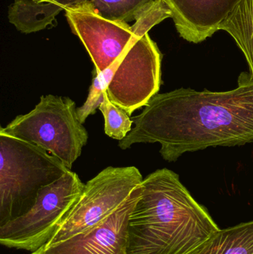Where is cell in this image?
Segmentation results:
<instances>
[{"label": "cell", "mask_w": 253, "mask_h": 254, "mask_svg": "<svg viewBox=\"0 0 253 254\" xmlns=\"http://www.w3.org/2000/svg\"><path fill=\"white\" fill-rule=\"evenodd\" d=\"M132 120L135 126L119 147L158 143L169 162L187 152L252 143L253 78L242 73L238 87L227 92L181 88L157 93Z\"/></svg>", "instance_id": "cell-1"}, {"label": "cell", "mask_w": 253, "mask_h": 254, "mask_svg": "<svg viewBox=\"0 0 253 254\" xmlns=\"http://www.w3.org/2000/svg\"><path fill=\"white\" fill-rule=\"evenodd\" d=\"M219 230L178 175L160 169L141 184L129 216L127 254H192Z\"/></svg>", "instance_id": "cell-2"}, {"label": "cell", "mask_w": 253, "mask_h": 254, "mask_svg": "<svg viewBox=\"0 0 253 254\" xmlns=\"http://www.w3.org/2000/svg\"><path fill=\"white\" fill-rule=\"evenodd\" d=\"M69 171L43 148L0 132V226L26 213L41 188Z\"/></svg>", "instance_id": "cell-3"}, {"label": "cell", "mask_w": 253, "mask_h": 254, "mask_svg": "<svg viewBox=\"0 0 253 254\" xmlns=\"http://www.w3.org/2000/svg\"><path fill=\"white\" fill-rule=\"evenodd\" d=\"M0 132L43 148L70 170L89 139L77 118L75 102L68 97L53 95L41 96L34 110L0 127Z\"/></svg>", "instance_id": "cell-4"}, {"label": "cell", "mask_w": 253, "mask_h": 254, "mask_svg": "<svg viewBox=\"0 0 253 254\" xmlns=\"http://www.w3.org/2000/svg\"><path fill=\"white\" fill-rule=\"evenodd\" d=\"M84 187L78 175L71 170L43 187L26 213L0 226V244L31 252L44 246L75 204Z\"/></svg>", "instance_id": "cell-5"}, {"label": "cell", "mask_w": 253, "mask_h": 254, "mask_svg": "<svg viewBox=\"0 0 253 254\" xmlns=\"http://www.w3.org/2000/svg\"><path fill=\"white\" fill-rule=\"evenodd\" d=\"M143 180L135 167L104 169L85 184L81 195L43 247L61 243L105 220L129 199Z\"/></svg>", "instance_id": "cell-6"}, {"label": "cell", "mask_w": 253, "mask_h": 254, "mask_svg": "<svg viewBox=\"0 0 253 254\" xmlns=\"http://www.w3.org/2000/svg\"><path fill=\"white\" fill-rule=\"evenodd\" d=\"M161 59L160 50L149 34L135 35L105 91L110 101L130 116L145 107L160 90Z\"/></svg>", "instance_id": "cell-7"}, {"label": "cell", "mask_w": 253, "mask_h": 254, "mask_svg": "<svg viewBox=\"0 0 253 254\" xmlns=\"http://www.w3.org/2000/svg\"><path fill=\"white\" fill-rule=\"evenodd\" d=\"M71 31L81 40L96 73L111 66L130 46L135 34L129 23L106 19L83 7L65 10Z\"/></svg>", "instance_id": "cell-8"}, {"label": "cell", "mask_w": 253, "mask_h": 254, "mask_svg": "<svg viewBox=\"0 0 253 254\" xmlns=\"http://www.w3.org/2000/svg\"><path fill=\"white\" fill-rule=\"evenodd\" d=\"M141 193V185L116 211L96 226L31 254H127L128 224Z\"/></svg>", "instance_id": "cell-9"}, {"label": "cell", "mask_w": 253, "mask_h": 254, "mask_svg": "<svg viewBox=\"0 0 253 254\" xmlns=\"http://www.w3.org/2000/svg\"><path fill=\"white\" fill-rule=\"evenodd\" d=\"M154 0H22L20 14L24 24L32 31L46 29L56 15L65 9L83 7L114 21L132 22Z\"/></svg>", "instance_id": "cell-10"}, {"label": "cell", "mask_w": 253, "mask_h": 254, "mask_svg": "<svg viewBox=\"0 0 253 254\" xmlns=\"http://www.w3.org/2000/svg\"><path fill=\"white\" fill-rule=\"evenodd\" d=\"M180 36L199 43L212 37L241 0H164Z\"/></svg>", "instance_id": "cell-11"}, {"label": "cell", "mask_w": 253, "mask_h": 254, "mask_svg": "<svg viewBox=\"0 0 253 254\" xmlns=\"http://www.w3.org/2000/svg\"><path fill=\"white\" fill-rule=\"evenodd\" d=\"M192 254H253V221L220 229Z\"/></svg>", "instance_id": "cell-12"}, {"label": "cell", "mask_w": 253, "mask_h": 254, "mask_svg": "<svg viewBox=\"0 0 253 254\" xmlns=\"http://www.w3.org/2000/svg\"><path fill=\"white\" fill-rule=\"evenodd\" d=\"M220 30L233 37L245 55L253 78V0H241Z\"/></svg>", "instance_id": "cell-13"}, {"label": "cell", "mask_w": 253, "mask_h": 254, "mask_svg": "<svg viewBox=\"0 0 253 254\" xmlns=\"http://www.w3.org/2000/svg\"><path fill=\"white\" fill-rule=\"evenodd\" d=\"M121 56L111 66L104 71L100 73L93 71V80L92 86L89 89L87 99L82 107L77 108V118L83 125L89 116H93L96 113L97 110L99 109L100 106L103 101L105 92L118 68Z\"/></svg>", "instance_id": "cell-14"}, {"label": "cell", "mask_w": 253, "mask_h": 254, "mask_svg": "<svg viewBox=\"0 0 253 254\" xmlns=\"http://www.w3.org/2000/svg\"><path fill=\"white\" fill-rule=\"evenodd\" d=\"M105 119V134L114 140H123L132 129V118L125 110L113 104L108 98L106 92L103 101L99 107Z\"/></svg>", "instance_id": "cell-15"}]
</instances>
